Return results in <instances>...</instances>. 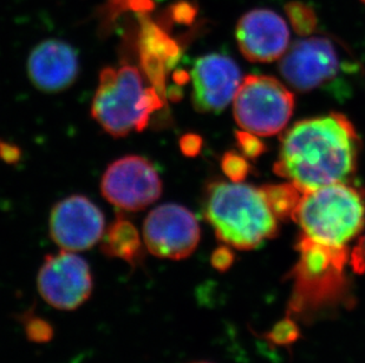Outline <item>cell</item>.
Returning <instances> with one entry per match:
<instances>
[{"label": "cell", "instance_id": "3957f363", "mask_svg": "<svg viewBox=\"0 0 365 363\" xmlns=\"http://www.w3.org/2000/svg\"><path fill=\"white\" fill-rule=\"evenodd\" d=\"M203 213L219 240L242 251L258 247L278 230L262 190L242 183H210Z\"/></svg>", "mask_w": 365, "mask_h": 363}, {"label": "cell", "instance_id": "2e32d148", "mask_svg": "<svg viewBox=\"0 0 365 363\" xmlns=\"http://www.w3.org/2000/svg\"><path fill=\"white\" fill-rule=\"evenodd\" d=\"M102 238L101 249L106 256L124 261L134 268L145 261V248L141 236L129 219L118 217L104 231Z\"/></svg>", "mask_w": 365, "mask_h": 363}, {"label": "cell", "instance_id": "4316f807", "mask_svg": "<svg viewBox=\"0 0 365 363\" xmlns=\"http://www.w3.org/2000/svg\"><path fill=\"white\" fill-rule=\"evenodd\" d=\"M192 363H210V362H205V361H202V362H192Z\"/></svg>", "mask_w": 365, "mask_h": 363}, {"label": "cell", "instance_id": "277c9868", "mask_svg": "<svg viewBox=\"0 0 365 363\" xmlns=\"http://www.w3.org/2000/svg\"><path fill=\"white\" fill-rule=\"evenodd\" d=\"M161 105L159 91L145 86L136 68L122 64L101 71L91 116L107 134L125 137L145 130L152 113Z\"/></svg>", "mask_w": 365, "mask_h": 363}, {"label": "cell", "instance_id": "83f0119b", "mask_svg": "<svg viewBox=\"0 0 365 363\" xmlns=\"http://www.w3.org/2000/svg\"><path fill=\"white\" fill-rule=\"evenodd\" d=\"M362 1H363V3H364V4H365V0H362Z\"/></svg>", "mask_w": 365, "mask_h": 363}, {"label": "cell", "instance_id": "5b68a950", "mask_svg": "<svg viewBox=\"0 0 365 363\" xmlns=\"http://www.w3.org/2000/svg\"><path fill=\"white\" fill-rule=\"evenodd\" d=\"M304 235L323 243L345 246L365 224V201L344 182L303 192L293 214Z\"/></svg>", "mask_w": 365, "mask_h": 363}, {"label": "cell", "instance_id": "9c48e42d", "mask_svg": "<svg viewBox=\"0 0 365 363\" xmlns=\"http://www.w3.org/2000/svg\"><path fill=\"white\" fill-rule=\"evenodd\" d=\"M200 226L193 213L174 203L158 206L143 223L147 251L165 260L190 257L200 242Z\"/></svg>", "mask_w": 365, "mask_h": 363}, {"label": "cell", "instance_id": "d6986e66", "mask_svg": "<svg viewBox=\"0 0 365 363\" xmlns=\"http://www.w3.org/2000/svg\"><path fill=\"white\" fill-rule=\"evenodd\" d=\"M24 326L25 334L29 341L35 343H46L53 337V328L46 320L32 314H25L21 320Z\"/></svg>", "mask_w": 365, "mask_h": 363}, {"label": "cell", "instance_id": "44dd1931", "mask_svg": "<svg viewBox=\"0 0 365 363\" xmlns=\"http://www.w3.org/2000/svg\"><path fill=\"white\" fill-rule=\"evenodd\" d=\"M298 336L299 330L296 323L292 320L287 319L276 325L272 332H269V337L277 344H289L294 342Z\"/></svg>", "mask_w": 365, "mask_h": 363}, {"label": "cell", "instance_id": "d4e9b609", "mask_svg": "<svg viewBox=\"0 0 365 363\" xmlns=\"http://www.w3.org/2000/svg\"><path fill=\"white\" fill-rule=\"evenodd\" d=\"M351 267L357 274H365V236L359 241L351 253Z\"/></svg>", "mask_w": 365, "mask_h": 363}, {"label": "cell", "instance_id": "9a60e30c", "mask_svg": "<svg viewBox=\"0 0 365 363\" xmlns=\"http://www.w3.org/2000/svg\"><path fill=\"white\" fill-rule=\"evenodd\" d=\"M179 57V45L175 41H173L158 25L153 23L143 25L141 33L142 65L159 93L160 90H165V75Z\"/></svg>", "mask_w": 365, "mask_h": 363}, {"label": "cell", "instance_id": "cb8c5ba5", "mask_svg": "<svg viewBox=\"0 0 365 363\" xmlns=\"http://www.w3.org/2000/svg\"><path fill=\"white\" fill-rule=\"evenodd\" d=\"M180 147L186 156L194 157V156L200 154L201 147H202V140H201L200 136L195 134L185 135L180 141Z\"/></svg>", "mask_w": 365, "mask_h": 363}, {"label": "cell", "instance_id": "7a4b0ae2", "mask_svg": "<svg viewBox=\"0 0 365 363\" xmlns=\"http://www.w3.org/2000/svg\"><path fill=\"white\" fill-rule=\"evenodd\" d=\"M299 260L291 271L293 287L287 314L310 320L319 312L349 303L345 246L323 243L303 235L297 244Z\"/></svg>", "mask_w": 365, "mask_h": 363}, {"label": "cell", "instance_id": "8992f818", "mask_svg": "<svg viewBox=\"0 0 365 363\" xmlns=\"http://www.w3.org/2000/svg\"><path fill=\"white\" fill-rule=\"evenodd\" d=\"M294 109L289 90L269 75H247L233 100V112L239 127L257 136L279 134Z\"/></svg>", "mask_w": 365, "mask_h": 363}, {"label": "cell", "instance_id": "e0dca14e", "mask_svg": "<svg viewBox=\"0 0 365 363\" xmlns=\"http://www.w3.org/2000/svg\"><path fill=\"white\" fill-rule=\"evenodd\" d=\"M260 190L273 215L279 219H292L303 196V191L293 183L265 185Z\"/></svg>", "mask_w": 365, "mask_h": 363}, {"label": "cell", "instance_id": "603a6c76", "mask_svg": "<svg viewBox=\"0 0 365 363\" xmlns=\"http://www.w3.org/2000/svg\"><path fill=\"white\" fill-rule=\"evenodd\" d=\"M210 262L217 270L226 271L235 262V255L227 247L217 248L213 251V254L210 257Z\"/></svg>", "mask_w": 365, "mask_h": 363}, {"label": "cell", "instance_id": "6da1fadb", "mask_svg": "<svg viewBox=\"0 0 365 363\" xmlns=\"http://www.w3.org/2000/svg\"><path fill=\"white\" fill-rule=\"evenodd\" d=\"M359 143L344 115L302 120L282 137L274 172L303 192L341 183L355 172Z\"/></svg>", "mask_w": 365, "mask_h": 363}, {"label": "cell", "instance_id": "ba28073f", "mask_svg": "<svg viewBox=\"0 0 365 363\" xmlns=\"http://www.w3.org/2000/svg\"><path fill=\"white\" fill-rule=\"evenodd\" d=\"M37 287L43 300L53 308L76 310L93 294L89 263L73 251L48 255L39 269Z\"/></svg>", "mask_w": 365, "mask_h": 363}, {"label": "cell", "instance_id": "ffe728a7", "mask_svg": "<svg viewBox=\"0 0 365 363\" xmlns=\"http://www.w3.org/2000/svg\"><path fill=\"white\" fill-rule=\"evenodd\" d=\"M221 168L225 175L235 183H242L250 172L247 161L235 152H226L221 159Z\"/></svg>", "mask_w": 365, "mask_h": 363}, {"label": "cell", "instance_id": "ac0fdd59", "mask_svg": "<svg viewBox=\"0 0 365 363\" xmlns=\"http://www.w3.org/2000/svg\"><path fill=\"white\" fill-rule=\"evenodd\" d=\"M285 12L297 35L307 37L317 28V16L307 4L289 1L286 4Z\"/></svg>", "mask_w": 365, "mask_h": 363}, {"label": "cell", "instance_id": "5bb4252c", "mask_svg": "<svg viewBox=\"0 0 365 363\" xmlns=\"http://www.w3.org/2000/svg\"><path fill=\"white\" fill-rule=\"evenodd\" d=\"M78 73V55L66 41L59 39L41 41L29 56V78L43 93L64 91L73 85Z\"/></svg>", "mask_w": 365, "mask_h": 363}, {"label": "cell", "instance_id": "7c38bea8", "mask_svg": "<svg viewBox=\"0 0 365 363\" xmlns=\"http://www.w3.org/2000/svg\"><path fill=\"white\" fill-rule=\"evenodd\" d=\"M190 79L194 107L203 113H219L235 100L242 73L231 57L210 53L197 59Z\"/></svg>", "mask_w": 365, "mask_h": 363}, {"label": "cell", "instance_id": "30bf717a", "mask_svg": "<svg viewBox=\"0 0 365 363\" xmlns=\"http://www.w3.org/2000/svg\"><path fill=\"white\" fill-rule=\"evenodd\" d=\"M343 68L346 66L336 45L324 37L296 41L280 62L284 79L303 93L330 85Z\"/></svg>", "mask_w": 365, "mask_h": 363}, {"label": "cell", "instance_id": "484cf974", "mask_svg": "<svg viewBox=\"0 0 365 363\" xmlns=\"http://www.w3.org/2000/svg\"><path fill=\"white\" fill-rule=\"evenodd\" d=\"M19 149L14 145L7 144V143H0V158L7 163L17 162L19 159Z\"/></svg>", "mask_w": 365, "mask_h": 363}, {"label": "cell", "instance_id": "4fadbf2b", "mask_svg": "<svg viewBox=\"0 0 365 363\" xmlns=\"http://www.w3.org/2000/svg\"><path fill=\"white\" fill-rule=\"evenodd\" d=\"M235 37L248 60L269 63L285 55L289 32L279 14L267 9H257L239 19Z\"/></svg>", "mask_w": 365, "mask_h": 363}, {"label": "cell", "instance_id": "8fae6325", "mask_svg": "<svg viewBox=\"0 0 365 363\" xmlns=\"http://www.w3.org/2000/svg\"><path fill=\"white\" fill-rule=\"evenodd\" d=\"M48 230L52 241L62 251H84L102 240L106 219L100 208L88 197L73 195L53 206Z\"/></svg>", "mask_w": 365, "mask_h": 363}, {"label": "cell", "instance_id": "7402d4cb", "mask_svg": "<svg viewBox=\"0 0 365 363\" xmlns=\"http://www.w3.org/2000/svg\"><path fill=\"white\" fill-rule=\"evenodd\" d=\"M237 141L240 150L246 157L257 158L265 151V145L257 137V135L251 134L248 131L242 130L238 132Z\"/></svg>", "mask_w": 365, "mask_h": 363}, {"label": "cell", "instance_id": "52a82bcc", "mask_svg": "<svg viewBox=\"0 0 365 363\" xmlns=\"http://www.w3.org/2000/svg\"><path fill=\"white\" fill-rule=\"evenodd\" d=\"M108 202L125 211H140L163 194V181L154 165L142 156H124L113 162L101 181Z\"/></svg>", "mask_w": 365, "mask_h": 363}]
</instances>
